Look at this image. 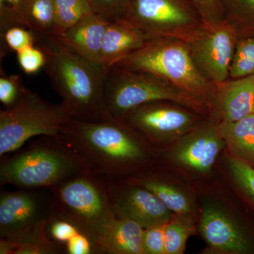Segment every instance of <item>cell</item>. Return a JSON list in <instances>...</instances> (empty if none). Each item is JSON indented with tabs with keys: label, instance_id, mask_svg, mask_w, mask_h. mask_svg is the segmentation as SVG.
Masks as SVG:
<instances>
[{
	"label": "cell",
	"instance_id": "cell-26",
	"mask_svg": "<svg viewBox=\"0 0 254 254\" xmlns=\"http://www.w3.org/2000/svg\"><path fill=\"white\" fill-rule=\"evenodd\" d=\"M66 254L63 244L18 243L0 238V254Z\"/></svg>",
	"mask_w": 254,
	"mask_h": 254
},
{
	"label": "cell",
	"instance_id": "cell-32",
	"mask_svg": "<svg viewBox=\"0 0 254 254\" xmlns=\"http://www.w3.org/2000/svg\"><path fill=\"white\" fill-rule=\"evenodd\" d=\"M165 225H154L144 229L143 250L144 254H166Z\"/></svg>",
	"mask_w": 254,
	"mask_h": 254
},
{
	"label": "cell",
	"instance_id": "cell-36",
	"mask_svg": "<svg viewBox=\"0 0 254 254\" xmlns=\"http://www.w3.org/2000/svg\"><path fill=\"white\" fill-rule=\"evenodd\" d=\"M0 1H6L9 4L16 5L19 2L20 0H0Z\"/></svg>",
	"mask_w": 254,
	"mask_h": 254
},
{
	"label": "cell",
	"instance_id": "cell-16",
	"mask_svg": "<svg viewBox=\"0 0 254 254\" xmlns=\"http://www.w3.org/2000/svg\"><path fill=\"white\" fill-rule=\"evenodd\" d=\"M223 138L218 127H205L192 133L175 150L179 163L205 173L213 166L220 151Z\"/></svg>",
	"mask_w": 254,
	"mask_h": 254
},
{
	"label": "cell",
	"instance_id": "cell-12",
	"mask_svg": "<svg viewBox=\"0 0 254 254\" xmlns=\"http://www.w3.org/2000/svg\"><path fill=\"white\" fill-rule=\"evenodd\" d=\"M166 103L154 102L141 105L129 112L123 120L148 141H161L186 131L194 122L193 117Z\"/></svg>",
	"mask_w": 254,
	"mask_h": 254
},
{
	"label": "cell",
	"instance_id": "cell-14",
	"mask_svg": "<svg viewBox=\"0 0 254 254\" xmlns=\"http://www.w3.org/2000/svg\"><path fill=\"white\" fill-rule=\"evenodd\" d=\"M13 26L34 34L57 35L53 0H20L16 5L0 1V33Z\"/></svg>",
	"mask_w": 254,
	"mask_h": 254
},
{
	"label": "cell",
	"instance_id": "cell-6",
	"mask_svg": "<svg viewBox=\"0 0 254 254\" xmlns=\"http://www.w3.org/2000/svg\"><path fill=\"white\" fill-rule=\"evenodd\" d=\"M105 117L123 120L135 108L154 102H170L203 111L205 102L150 73L113 66L107 71Z\"/></svg>",
	"mask_w": 254,
	"mask_h": 254
},
{
	"label": "cell",
	"instance_id": "cell-20",
	"mask_svg": "<svg viewBox=\"0 0 254 254\" xmlns=\"http://www.w3.org/2000/svg\"><path fill=\"white\" fill-rule=\"evenodd\" d=\"M218 128L223 139L250 165L254 164V113L233 123H220Z\"/></svg>",
	"mask_w": 254,
	"mask_h": 254
},
{
	"label": "cell",
	"instance_id": "cell-34",
	"mask_svg": "<svg viewBox=\"0 0 254 254\" xmlns=\"http://www.w3.org/2000/svg\"><path fill=\"white\" fill-rule=\"evenodd\" d=\"M66 254H98L89 237L78 232L65 244Z\"/></svg>",
	"mask_w": 254,
	"mask_h": 254
},
{
	"label": "cell",
	"instance_id": "cell-30",
	"mask_svg": "<svg viewBox=\"0 0 254 254\" xmlns=\"http://www.w3.org/2000/svg\"><path fill=\"white\" fill-rule=\"evenodd\" d=\"M18 64L26 74H34L44 68L46 55L43 50L35 45L16 53Z\"/></svg>",
	"mask_w": 254,
	"mask_h": 254
},
{
	"label": "cell",
	"instance_id": "cell-23",
	"mask_svg": "<svg viewBox=\"0 0 254 254\" xmlns=\"http://www.w3.org/2000/svg\"><path fill=\"white\" fill-rule=\"evenodd\" d=\"M188 215H177L165 225L166 254H182L185 252L189 237L194 232Z\"/></svg>",
	"mask_w": 254,
	"mask_h": 254
},
{
	"label": "cell",
	"instance_id": "cell-17",
	"mask_svg": "<svg viewBox=\"0 0 254 254\" xmlns=\"http://www.w3.org/2000/svg\"><path fill=\"white\" fill-rule=\"evenodd\" d=\"M111 22L108 18L94 12L58 36L75 53L99 64L105 33Z\"/></svg>",
	"mask_w": 254,
	"mask_h": 254
},
{
	"label": "cell",
	"instance_id": "cell-11",
	"mask_svg": "<svg viewBox=\"0 0 254 254\" xmlns=\"http://www.w3.org/2000/svg\"><path fill=\"white\" fill-rule=\"evenodd\" d=\"M105 177L116 218L130 219L143 229L166 225L173 218V212L145 187L128 179Z\"/></svg>",
	"mask_w": 254,
	"mask_h": 254
},
{
	"label": "cell",
	"instance_id": "cell-27",
	"mask_svg": "<svg viewBox=\"0 0 254 254\" xmlns=\"http://www.w3.org/2000/svg\"><path fill=\"white\" fill-rule=\"evenodd\" d=\"M0 102L4 109L13 108L21 99L26 89L19 75H8L0 70Z\"/></svg>",
	"mask_w": 254,
	"mask_h": 254
},
{
	"label": "cell",
	"instance_id": "cell-5",
	"mask_svg": "<svg viewBox=\"0 0 254 254\" xmlns=\"http://www.w3.org/2000/svg\"><path fill=\"white\" fill-rule=\"evenodd\" d=\"M50 190L54 216L72 224L95 247L100 234L116 218L105 176L90 171Z\"/></svg>",
	"mask_w": 254,
	"mask_h": 254
},
{
	"label": "cell",
	"instance_id": "cell-31",
	"mask_svg": "<svg viewBox=\"0 0 254 254\" xmlns=\"http://www.w3.org/2000/svg\"><path fill=\"white\" fill-rule=\"evenodd\" d=\"M95 13L105 16L110 21L125 19L129 0H88Z\"/></svg>",
	"mask_w": 254,
	"mask_h": 254
},
{
	"label": "cell",
	"instance_id": "cell-29",
	"mask_svg": "<svg viewBox=\"0 0 254 254\" xmlns=\"http://www.w3.org/2000/svg\"><path fill=\"white\" fill-rule=\"evenodd\" d=\"M232 175L244 191L254 202V169L252 165L238 157L229 160Z\"/></svg>",
	"mask_w": 254,
	"mask_h": 254
},
{
	"label": "cell",
	"instance_id": "cell-35",
	"mask_svg": "<svg viewBox=\"0 0 254 254\" xmlns=\"http://www.w3.org/2000/svg\"><path fill=\"white\" fill-rule=\"evenodd\" d=\"M227 15L254 18V0H224Z\"/></svg>",
	"mask_w": 254,
	"mask_h": 254
},
{
	"label": "cell",
	"instance_id": "cell-28",
	"mask_svg": "<svg viewBox=\"0 0 254 254\" xmlns=\"http://www.w3.org/2000/svg\"><path fill=\"white\" fill-rule=\"evenodd\" d=\"M204 25L221 22L226 19L224 0H190Z\"/></svg>",
	"mask_w": 254,
	"mask_h": 254
},
{
	"label": "cell",
	"instance_id": "cell-10",
	"mask_svg": "<svg viewBox=\"0 0 254 254\" xmlns=\"http://www.w3.org/2000/svg\"><path fill=\"white\" fill-rule=\"evenodd\" d=\"M238 35L235 25L225 19L204 25L186 41L197 67L215 86L230 77Z\"/></svg>",
	"mask_w": 254,
	"mask_h": 254
},
{
	"label": "cell",
	"instance_id": "cell-15",
	"mask_svg": "<svg viewBox=\"0 0 254 254\" xmlns=\"http://www.w3.org/2000/svg\"><path fill=\"white\" fill-rule=\"evenodd\" d=\"M213 110L220 123H233L254 113V75L227 80L216 86Z\"/></svg>",
	"mask_w": 254,
	"mask_h": 254
},
{
	"label": "cell",
	"instance_id": "cell-1",
	"mask_svg": "<svg viewBox=\"0 0 254 254\" xmlns=\"http://www.w3.org/2000/svg\"><path fill=\"white\" fill-rule=\"evenodd\" d=\"M34 36L35 45L46 55L44 68L50 83L75 119L84 122L103 120L108 69L75 53L57 35Z\"/></svg>",
	"mask_w": 254,
	"mask_h": 254
},
{
	"label": "cell",
	"instance_id": "cell-4",
	"mask_svg": "<svg viewBox=\"0 0 254 254\" xmlns=\"http://www.w3.org/2000/svg\"><path fill=\"white\" fill-rule=\"evenodd\" d=\"M114 66L150 73L204 102L216 88L197 67L187 42L178 38H151Z\"/></svg>",
	"mask_w": 254,
	"mask_h": 254
},
{
	"label": "cell",
	"instance_id": "cell-21",
	"mask_svg": "<svg viewBox=\"0 0 254 254\" xmlns=\"http://www.w3.org/2000/svg\"><path fill=\"white\" fill-rule=\"evenodd\" d=\"M128 180L153 192L170 211L177 215H190L193 210L190 200L183 192L160 180V177L152 175H142Z\"/></svg>",
	"mask_w": 254,
	"mask_h": 254
},
{
	"label": "cell",
	"instance_id": "cell-9",
	"mask_svg": "<svg viewBox=\"0 0 254 254\" xmlns=\"http://www.w3.org/2000/svg\"><path fill=\"white\" fill-rule=\"evenodd\" d=\"M124 20L150 38L185 41L203 24L190 0H129Z\"/></svg>",
	"mask_w": 254,
	"mask_h": 254
},
{
	"label": "cell",
	"instance_id": "cell-19",
	"mask_svg": "<svg viewBox=\"0 0 254 254\" xmlns=\"http://www.w3.org/2000/svg\"><path fill=\"white\" fill-rule=\"evenodd\" d=\"M144 229L128 218L114 219L95 243L98 254H144Z\"/></svg>",
	"mask_w": 254,
	"mask_h": 254
},
{
	"label": "cell",
	"instance_id": "cell-24",
	"mask_svg": "<svg viewBox=\"0 0 254 254\" xmlns=\"http://www.w3.org/2000/svg\"><path fill=\"white\" fill-rule=\"evenodd\" d=\"M254 75V38L238 40L230 68V77L239 78Z\"/></svg>",
	"mask_w": 254,
	"mask_h": 254
},
{
	"label": "cell",
	"instance_id": "cell-13",
	"mask_svg": "<svg viewBox=\"0 0 254 254\" xmlns=\"http://www.w3.org/2000/svg\"><path fill=\"white\" fill-rule=\"evenodd\" d=\"M199 230L209 248L218 254H248L250 240L226 213L216 207L205 206L202 212Z\"/></svg>",
	"mask_w": 254,
	"mask_h": 254
},
{
	"label": "cell",
	"instance_id": "cell-2",
	"mask_svg": "<svg viewBox=\"0 0 254 254\" xmlns=\"http://www.w3.org/2000/svg\"><path fill=\"white\" fill-rule=\"evenodd\" d=\"M62 135L95 173L124 178L147 163L145 137L123 120L105 117L97 122L74 120Z\"/></svg>",
	"mask_w": 254,
	"mask_h": 254
},
{
	"label": "cell",
	"instance_id": "cell-7",
	"mask_svg": "<svg viewBox=\"0 0 254 254\" xmlns=\"http://www.w3.org/2000/svg\"><path fill=\"white\" fill-rule=\"evenodd\" d=\"M74 120L63 102L50 103L26 88L17 104L0 110V158L35 137L62 134Z\"/></svg>",
	"mask_w": 254,
	"mask_h": 254
},
{
	"label": "cell",
	"instance_id": "cell-3",
	"mask_svg": "<svg viewBox=\"0 0 254 254\" xmlns=\"http://www.w3.org/2000/svg\"><path fill=\"white\" fill-rule=\"evenodd\" d=\"M90 171L89 164L63 135H43L0 158V185L51 189Z\"/></svg>",
	"mask_w": 254,
	"mask_h": 254
},
{
	"label": "cell",
	"instance_id": "cell-8",
	"mask_svg": "<svg viewBox=\"0 0 254 254\" xmlns=\"http://www.w3.org/2000/svg\"><path fill=\"white\" fill-rule=\"evenodd\" d=\"M54 216L48 188L0 193V238L18 243H50L48 222Z\"/></svg>",
	"mask_w": 254,
	"mask_h": 254
},
{
	"label": "cell",
	"instance_id": "cell-18",
	"mask_svg": "<svg viewBox=\"0 0 254 254\" xmlns=\"http://www.w3.org/2000/svg\"><path fill=\"white\" fill-rule=\"evenodd\" d=\"M151 38L125 20L112 21L105 33L99 64L108 69Z\"/></svg>",
	"mask_w": 254,
	"mask_h": 254
},
{
	"label": "cell",
	"instance_id": "cell-25",
	"mask_svg": "<svg viewBox=\"0 0 254 254\" xmlns=\"http://www.w3.org/2000/svg\"><path fill=\"white\" fill-rule=\"evenodd\" d=\"M1 60L11 52L17 53L27 47L35 46L34 33L21 26H13L0 33Z\"/></svg>",
	"mask_w": 254,
	"mask_h": 254
},
{
	"label": "cell",
	"instance_id": "cell-22",
	"mask_svg": "<svg viewBox=\"0 0 254 254\" xmlns=\"http://www.w3.org/2000/svg\"><path fill=\"white\" fill-rule=\"evenodd\" d=\"M53 2L58 36L95 12L88 0H53Z\"/></svg>",
	"mask_w": 254,
	"mask_h": 254
},
{
	"label": "cell",
	"instance_id": "cell-33",
	"mask_svg": "<svg viewBox=\"0 0 254 254\" xmlns=\"http://www.w3.org/2000/svg\"><path fill=\"white\" fill-rule=\"evenodd\" d=\"M78 229L67 221L53 216L47 226V234L50 240L64 245L76 234Z\"/></svg>",
	"mask_w": 254,
	"mask_h": 254
}]
</instances>
